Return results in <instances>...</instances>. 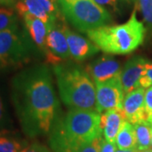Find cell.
I'll return each instance as SVG.
<instances>
[{"mask_svg": "<svg viewBox=\"0 0 152 152\" xmlns=\"http://www.w3.org/2000/svg\"><path fill=\"white\" fill-rule=\"evenodd\" d=\"M11 96L22 130L29 137L48 134L58 107L49 69L37 65L12 80Z\"/></svg>", "mask_w": 152, "mask_h": 152, "instance_id": "obj_1", "label": "cell"}, {"mask_svg": "<svg viewBox=\"0 0 152 152\" xmlns=\"http://www.w3.org/2000/svg\"><path fill=\"white\" fill-rule=\"evenodd\" d=\"M101 115L96 110L71 108L65 116L53 121L50 145L54 152H76L102 136Z\"/></svg>", "mask_w": 152, "mask_h": 152, "instance_id": "obj_2", "label": "cell"}, {"mask_svg": "<svg viewBox=\"0 0 152 152\" xmlns=\"http://www.w3.org/2000/svg\"><path fill=\"white\" fill-rule=\"evenodd\" d=\"M100 50L107 53L128 54L144 42L145 28L136 17V7L129 20L121 25L106 26L86 33Z\"/></svg>", "mask_w": 152, "mask_h": 152, "instance_id": "obj_3", "label": "cell"}, {"mask_svg": "<svg viewBox=\"0 0 152 152\" xmlns=\"http://www.w3.org/2000/svg\"><path fill=\"white\" fill-rule=\"evenodd\" d=\"M60 97L71 108L96 110V91L86 69L68 64L53 68Z\"/></svg>", "mask_w": 152, "mask_h": 152, "instance_id": "obj_4", "label": "cell"}, {"mask_svg": "<svg viewBox=\"0 0 152 152\" xmlns=\"http://www.w3.org/2000/svg\"><path fill=\"white\" fill-rule=\"evenodd\" d=\"M58 4L63 16L81 32L87 33L112 22L108 10L92 0H58Z\"/></svg>", "mask_w": 152, "mask_h": 152, "instance_id": "obj_5", "label": "cell"}, {"mask_svg": "<svg viewBox=\"0 0 152 152\" xmlns=\"http://www.w3.org/2000/svg\"><path fill=\"white\" fill-rule=\"evenodd\" d=\"M28 34L19 27L0 32V69L15 68L27 64L31 58L34 48Z\"/></svg>", "mask_w": 152, "mask_h": 152, "instance_id": "obj_6", "label": "cell"}, {"mask_svg": "<svg viewBox=\"0 0 152 152\" xmlns=\"http://www.w3.org/2000/svg\"><path fill=\"white\" fill-rule=\"evenodd\" d=\"M120 75L107 81L96 83V111L99 113L111 109H123L125 93Z\"/></svg>", "mask_w": 152, "mask_h": 152, "instance_id": "obj_7", "label": "cell"}, {"mask_svg": "<svg viewBox=\"0 0 152 152\" xmlns=\"http://www.w3.org/2000/svg\"><path fill=\"white\" fill-rule=\"evenodd\" d=\"M47 57L49 63L58 64L62 59L70 57L69 45L62 25L54 24L49 28L47 37Z\"/></svg>", "mask_w": 152, "mask_h": 152, "instance_id": "obj_8", "label": "cell"}, {"mask_svg": "<svg viewBox=\"0 0 152 152\" xmlns=\"http://www.w3.org/2000/svg\"><path fill=\"white\" fill-rule=\"evenodd\" d=\"M145 97V91L141 87L126 94L123 102V113L127 122L134 124L147 121Z\"/></svg>", "mask_w": 152, "mask_h": 152, "instance_id": "obj_9", "label": "cell"}, {"mask_svg": "<svg viewBox=\"0 0 152 152\" xmlns=\"http://www.w3.org/2000/svg\"><path fill=\"white\" fill-rule=\"evenodd\" d=\"M64 32L70 56L77 61H83L99 52V48L92 42L72 31L65 25H62Z\"/></svg>", "mask_w": 152, "mask_h": 152, "instance_id": "obj_10", "label": "cell"}, {"mask_svg": "<svg viewBox=\"0 0 152 152\" xmlns=\"http://www.w3.org/2000/svg\"><path fill=\"white\" fill-rule=\"evenodd\" d=\"M86 71L95 83H101L119 75L122 69L118 62L113 58L101 57L87 66Z\"/></svg>", "mask_w": 152, "mask_h": 152, "instance_id": "obj_11", "label": "cell"}, {"mask_svg": "<svg viewBox=\"0 0 152 152\" xmlns=\"http://www.w3.org/2000/svg\"><path fill=\"white\" fill-rule=\"evenodd\" d=\"M147 63L141 57H135L125 64L120 75L125 94L140 88V80Z\"/></svg>", "mask_w": 152, "mask_h": 152, "instance_id": "obj_12", "label": "cell"}, {"mask_svg": "<svg viewBox=\"0 0 152 152\" xmlns=\"http://www.w3.org/2000/svg\"><path fill=\"white\" fill-rule=\"evenodd\" d=\"M126 122L123 109H111L101 115V128L107 141L116 143L118 132Z\"/></svg>", "mask_w": 152, "mask_h": 152, "instance_id": "obj_13", "label": "cell"}, {"mask_svg": "<svg viewBox=\"0 0 152 152\" xmlns=\"http://www.w3.org/2000/svg\"><path fill=\"white\" fill-rule=\"evenodd\" d=\"M25 23V27L29 37L36 47L44 53H47V37L49 27L42 20L31 15H25L22 17Z\"/></svg>", "mask_w": 152, "mask_h": 152, "instance_id": "obj_14", "label": "cell"}, {"mask_svg": "<svg viewBox=\"0 0 152 152\" xmlns=\"http://www.w3.org/2000/svg\"><path fill=\"white\" fill-rule=\"evenodd\" d=\"M15 10L18 15L22 17L25 15H31L37 17L42 20L49 28L56 24V21L46 12L37 0H18Z\"/></svg>", "mask_w": 152, "mask_h": 152, "instance_id": "obj_15", "label": "cell"}, {"mask_svg": "<svg viewBox=\"0 0 152 152\" xmlns=\"http://www.w3.org/2000/svg\"><path fill=\"white\" fill-rule=\"evenodd\" d=\"M116 145L118 149L124 151L137 149L135 129L132 124L127 121L124 124L117 136Z\"/></svg>", "mask_w": 152, "mask_h": 152, "instance_id": "obj_16", "label": "cell"}, {"mask_svg": "<svg viewBox=\"0 0 152 152\" xmlns=\"http://www.w3.org/2000/svg\"><path fill=\"white\" fill-rule=\"evenodd\" d=\"M136 139H137V149L140 151H145L150 150L151 145V124L147 121H141L134 124Z\"/></svg>", "mask_w": 152, "mask_h": 152, "instance_id": "obj_17", "label": "cell"}, {"mask_svg": "<svg viewBox=\"0 0 152 152\" xmlns=\"http://www.w3.org/2000/svg\"><path fill=\"white\" fill-rule=\"evenodd\" d=\"M15 11L13 8L0 7V32L19 27V20Z\"/></svg>", "mask_w": 152, "mask_h": 152, "instance_id": "obj_18", "label": "cell"}, {"mask_svg": "<svg viewBox=\"0 0 152 152\" xmlns=\"http://www.w3.org/2000/svg\"><path fill=\"white\" fill-rule=\"evenodd\" d=\"M26 146L23 142L9 135H0V152H20Z\"/></svg>", "mask_w": 152, "mask_h": 152, "instance_id": "obj_19", "label": "cell"}, {"mask_svg": "<svg viewBox=\"0 0 152 152\" xmlns=\"http://www.w3.org/2000/svg\"><path fill=\"white\" fill-rule=\"evenodd\" d=\"M12 130V122L0 95V135H8Z\"/></svg>", "mask_w": 152, "mask_h": 152, "instance_id": "obj_20", "label": "cell"}, {"mask_svg": "<svg viewBox=\"0 0 152 152\" xmlns=\"http://www.w3.org/2000/svg\"><path fill=\"white\" fill-rule=\"evenodd\" d=\"M37 1L55 21H57V20L60 19L63 15L60 10L58 0H37Z\"/></svg>", "mask_w": 152, "mask_h": 152, "instance_id": "obj_21", "label": "cell"}, {"mask_svg": "<svg viewBox=\"0 0 152 152\" xmlns=\"http://www.w3.org/2000/svg\"><path fill=\"white\" fill-rule=\"evenodd\" d=\"M136 7L141 12L148 26L152 27V0H137Z\"/></svg>", "mask_w": 152, "mask_h": 152, "instance_id": "obj_22", "label": "cell"}, {"mask_svg": "<svg viewBox=\"0 0 152 152\" xmlns=\"http://www.w3.org/2000/svg\"><path fill=\"white\" fill-rule=\"evenodd\" d=\"M140 86L141 88H149L152 86V64L147 63L144 72L140 80Z\"/></svg>", "mask_w": 152, "mask_h": 152, "instance_id": "obj_23", "label": "cell"}, {"mask_svg": "<svg viewBox=\"0 0 152 152\" xmlns=\"http://www.w3.org/2000/svg\"><path fill=\"white\" fill-rule=\"evenodd\" d=\"M102 136H100L95 139L93 141L87 143L85 145L81 146L76 152H100L102 144Z\"/></svg>", "mask_w": 152, "mask_h": 152, "instance_id": "obj_24", "label": "cell"}, {"mask_svg": "<svg viewBox=\"0 0 152 152\" xmlns=\"http://www.w3.org/2000/svg\"><path fill=\"white\" fill-rule=\"evenodd\" d=\"M145 111L147 115V122L152 125V86L145 91Z\"/></svg>", "mask_w": 152, "mask_h": 152, "instance_id": "obj_25", "label": "cell"}, {"mask_svg": "<svg viewBox=\"0 0 152 152\" xmlns=\"http://www.w3.org/2000/svg\"><path fill=\"white\" fill-rule=\"evenodd\" d=\"M20 152H50L47 147L39 143H33L31 145H26Z\"/></svg>", "mask_w": 152, "mask_h": 152, "instance_id": "obj_26", "label": "cell"}, {"mask_svg": "<svg viewBox=\"0 0 152 152\" xmlns=\"http://www.w3.org/2000/svg\"><path fill=\"white\" fill-rule=\"evenodd\" d=\"M96 4H97L98 5L102 6V7H109L110 9H112L115 12L118 11V0H92Z\"/></svg>", "mask_w": 152, "mask_h": 152, "instance_id": "obj_27", "label": "cell"}, {"mask_svg": "<svg viewBox=\"0 0 152 152\" xmlns=\"http://www.w3.org/2000/svg\"><path fill=\"white\" fill-rule=\"evenodd\" d=\"M117 148L118 147H116V143H111L103 140L100 152H115Z\"/></svg>", "mask_w": 152, "mask_h": 152, "instance_id": "obj_28", "label": "cell"}, {"mask_svg": "<svg viewBox=\"0 0 152 152\" xmlns=\"http://www.w3.org/2000/svg\"><path fill=\"white\" fill-rule=\"evenodd\" d=\"M18 0H0V7L15 8Z\"/></svg>", "mask_w": 152, "mask_h": 152, "instance_id": "obj_29", "label": "cell"}, {"mask_svg": "<svg viewBox=\"0 0 152 152\" xmlns=\"http://www.w3.org/2000/svg\"><path fill=\"white\" fill-rule=\"evenodd\" d=\"M135 150L136 149H134V150H128V151H124V150H119V149H118V148H117V150H116V151L115 152H134Z\"/></svg>", "mask_w": 152, "mask_h": 152, "instance_id": "obj_30", "label": "cell"}, {"mask_svg": "<svg viewBox=\"0 0 152 152\" xmlns=\"http://www.w3.org/2000/svg\"><path fill=\"white\" fill-rule=\"evenodd\" d=\"M142 152H152V150H147V151H145Z\"/></svg>", "mask_w": 152, "mask_h": 152, "instance_id": "obj_31", "label": "cell"}, {"mask_svg": "<svg viewBox=\"0 0 152 152\" xmlns=\"http://www.w3.org/2000/svg\"><path fill=\"white\" fill-rule=\"evenodd\" d=\"M134 152H142V151H139L138 149H136L135 151H134Z\"/></svg>", "mask_w": 152, "mask_h": 152, "instance_id": "obj_32", "label": "cell"}, {"mask_svg": "<svg viewBox=\"0 0 152 152\" xmlns=\"http://www.w3.org/2000/svg\"><path fill=\"white\" fill-rule=\"evenodd\" d=\"M151 145H152V125H151Z\"/></svg>", "mask_w": 152, "mask_h": 152, "instance_id": "obj_33", "label": "cell"}, {"mask_svg": "<svg viewBox=\"0 0 152 152\" xmlns=\"http://www.w3.org/2000/svg\"><path fill=\"white\" fill-rule=\"evenodd\" d=\"M64 1H74V0H64Z\"/></svg>", "mask_w": 152, "mask_h": 152, "instance_id": "obj_34", "label": "cell"}]
</instances>
